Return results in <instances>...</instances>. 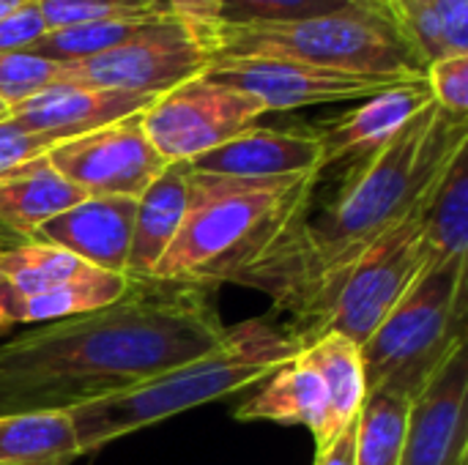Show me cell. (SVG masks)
I'll return each mask as SVG.
<instances>
[{
	"instance_id": "cell-29",
	"label": "cell",
	"mask_w": 468,
	"mask_h": 465,
	"mask_svg": "<svg viewBox=\"0 0 468 465\" xmlns=\"http://www.w3.org/2000/svg\"><path fill=\"white\" fill-rule=\"evenodd\" d=\"M47 30L104 22V19H156L170 16L167 0H36Z\"/></svg>"
},
{
	"instance_id": "cell-16",
	"label": "cell",
	"mask_w": 468,
	"mask_h": 465,
	"mask_svg": "<svg viewBox=\"0 0 468 465\" xmlns=\"http://www.w3.org/2000/svg\"><path fill=\"white\" fill-rule=\"evenodd\" d=\"M134 197H85L63 214L44 222L33 241L55 244L74 258L110 274L126 277V260L134 233Z\"/></svg>"
},
{
	"instance_id": "cell-21",
	"label": "cell",
	"mask_w": 468,
	"mask_h": 465,
	"mask_svg": "<svg viewBox=\"0 0 468 465\" xmlns=\"http://www.w3.org/2000/svg\"><path fill=\"white\" fill-rule=\"evenodd\" d=\"M422 233L431 266L468 260V145L461 148L425 200Z\"/></svg>"
},
{
	"instance_id": "cell-32",
	"label": "cell",
	"mask_w": 468,
	"mask_h": 465,
	"mask_svg": "<svg viewBox=\"0 0 468 465\" xmlns=\"http://www.w3.org/2000/svg\"><path fill=\"white\" fill-rule=\"evenodd\" d=\"M55 145L58 143L52 137L27 132L16 121L3 118L0 121V178H5L8 173H14L16 167L33 162L38 156H44Z\"/></svg>"
},
{
	"instance_id": "cell-13",
	"label": "cell",
	"mask_w": 468,
	"mask_h": 465,
	"mask_svg": "<svg viewBox=\"0 0 468 465\" xmlns=\"http://www.w3.org/2000/svg\"><path fill=\"white\" fill-rule=\"evenodd\" d=\"M156 96L126 93L112 88H90L77 82H55L8 110V118L22 129L52 137L55 143L112 126L143 115Z\"/></svg>"
},
{
	"instance_id": "cell-14",
	"label": "cell",
	"mask_w": 468,
	"mask_h": 465,
	"mask_svg": "<svg viewBox=\"0 0 468 465\" xmlns=\"http://www.w3.org/2000/svg\"><path fill=\"white\" fill-rule=\"evenodd\" d=\"M433 101L425 77L398 82L370 99H362L354 110L318 126L321 137V175L329 167L367 159L384 148L420 110Z\"/></svg>"
},
{
	"instance_id": "cell-9",
	"label": "cell",
	"mask_w": 468,
	"mask_h": 465,
	"mask_svg": "<svg viewBox=\"0 0 468 465\" xmlns=\"http://www.w3.org/2000/svg\"><path fill=\"white\" fill-rule=\"evenodd\" d=\"M263 115L266 107L255 96L200 74L156 96L140 121L165 162H192L247 132Z\"/></svg>"
},
{
	"instance_id": "cell-28",
	"label": "cell",
	"mask_w": 468,
	"mask_h": 465,
	"mask_svg": "<svg viewBox=\"0 0 468 465\" xmlns=\"http://www.w3.org/2000/svg\"><path fill=\"white\" fill-rule=\"evenodd\" d=\"M348 8L387 11L381 0H219V25L236 27V25L296 22V19L326 16V14H337Z\"/></svg>"
},
{
	"instance_id": "cell-24",
	"label": "cell",
	"mask_w": 468,
	"mask_h": 465,
	"mask_svg": "<svg viewBox=\"0 0 468 465\" xmlns=\"http://www.w3.org/2000/svg\"><path fill=\"white\" fill-rule=\"evenodd\" d=\"M400 30L422 66L450 55H468V0H409Z\"/></svg>"
},
{
	"instance_id": "cell-12",
	"label": "cell",
	"mask_w": 468,
	"mask_h": 465,
	"mask_svg": "<svg viewBox=\"0 0 468 465\" xmlns=\"http://www.w3.org/2000/svg\"><path fill=\"white\" fill-rule=\"evenodd\" d=\"M400 465H468L466 345L411 400Z\"/></svg>"
},
{
	"instance_id": "cell-39",
	"label": "cell",
	"mask_w": 468,
	"mask_h": 465,
	"mask_svg": "<svg viewBox=\"0 0 468 465\" xmlns=\"http://www.w3.org/2000/svg\"><path fill=\"white\" fill-rule=\"evenodd\" d=\"M8 110H11V107H8L5 101H0V121H3V118H8Z\"/></svg>"
},
{
	"instance_id": "cell-31",
	"label": "cell",
	"mask_w": 468,
	"mask_h": 465,
	"mask_svg": "<svg viewBox=\"0 0 468 465\" xmlns=\"http://www.w3.org/2000/svg\"><path fill=\"white\" fill-rule=\"evenodd\" d=\"M425 82L439 107L468 118V55H450L428 63Z\"/></svg>"
},
{
	"instance_id": "cell-15",
	"label": "cell",
	"mask_w": 468,
	"mask_h": 465,
	"mask_svg": "<svg viewBox=\"0 0 468 465\" xmlns=\"http://www.w3.org/2000/svg\"><path fill=\"white\" fill-rule=\"evenodd\" d=\"M192 173L225 178H299L321 175V137L315 126H250L219 148L189 162Z\"/></svg>"
},
{
	"instance_id": "cell-41",
	"label": "cell",
	"mask_w": 468,
	"mask_h": 465,
	"mask_svg": "<svg viewBox=\"0 0 468 465\" xmlns=\"http://www.w3.org/2000/svg\"><path fill=\"white\" fill-rule=\"evenodd\" d=\"M0 280H3V274H0Z\"/></svg>"
},
{
	"instance_id": "cell-11",
	"label": "cell",
	"mask_w": 468,
	"mask_h": 465,
	"mask_svg": "<svg viewBox=\"0 0 468 465\" xmlns=\"http://www.w3.org/2000/svg\"><path fill=\"white\" fill-rule=\"evenodd\" d=\"M206 77L255 96L266 107V112H288L299 107L337 101H362L398 82H406L400 77L348 74L269 58H219L208 66Z\"/></svg>"
},
{
	"instance_id": "cell-30",
	"label": "cell",
	"mask_w": 468,
	"mask_h": 465,
	"mask_svg": "<svg viewBox=\"0 0 468 465\" xmlns=\"http://www.w3.org/2000/svg\"><path fill=\"white\" fill-rule=\"evenodd\" d=\"M63 63L36 58L30 52H0V101L8 107L60 82Z\"/></svg>"
},
{
	"instance_id": "cell-17",
	"label": "cell",
	"mask_w": 468,
	"mask_h": 465,
	"mask_svg": "<svg viewBox=\"0 0 468 465\" xmlns=\"http://www.w3.org/2000/svg\"><path fill=\"white\" fill-rule=\"evenodd\" d=\"M192 200L189 162H167L151 186L137 197L134 233L126 260L129 280H151L154 269L176 241Z\"/></svg>"
},
{
	"instance_id": "cell-25",
	"label": "cell",
	"mask_w": 468,
	"mask_h": 465,
	"mask_svg": "<svg viewBox=\"0 0 468 465\" xmlns=\"http://www.w3.org/2000/svg\"><path fill=\"white\" fill-rule=\"evenodd\" d=\"M411 400L373 389L356 417V465H400Z\"/></svg>"
},
{
	"instance_id": "cell-4",
	"label": "cell",
	"mask_w": 468,
	"mask_h": 465,
	"mask_svg": "<svg viewBox=\"0 0 468 465\" xmlns=\"http://www.w3.org/2000/svg\"><path fill=\"white\" fill-rule=\"evenodd\" d=\"M299 351L293 332L277 326L271 318H252L228 326L214 351L126 392L66 411L74 425L80 452H96L143 428L263 384Z\"/></svg>"
},
{
	"instance_id": "cell-22",
	"label": "cell",
	"mask_w": 468,
	"mask_h": 465,
	"mask_svg": "<svg viewBox=\"0 0 468 465\" xmlns=\"http://www.w3.org/2000/svg\"><path fill=\"white\" fill-rule=\"evenodd\" d=\"M80 455L77 433L66 411L0 417V465H69Z\"/></svg>"
},
{
	"instance_id": "cell-10",
	"label": "cell",
	"mask_w": 468,
	"mask_h": 465,
	"mask_svg": "<svg viewBox=\"0 0 468 465\" xmlns=\"http://www.w3.org/2000/svg\"><path fill=\"white\" fill-rule=\"evenodd\" d=\"M47 162L88 197H140L165 170L140 115L71 137L47 151Z\"/></svg>"
},
{
	"instance_id": "cell-5",
	"label": "cell",
	"mask_w": 468,
	"mask_h": 465,
	"mask_svg": "<svg viewBox=\"0 0 468 465\" xmlns=\"http://www.w3.org/2000/svg\"><path fill=\"white\" fill-rule=\"evenodd\" d=\"M214 60L269 58L373 77H425V66L387 11L348 8L326 16L266 25H217L208 36Z\"/></svg>"
},
{
	"instance_id": "cell-35",
	"label": "cell",
	"mask_w": 468,
	"mask_h": 465,
	"mask_svg": "<svg viewBox=\"0 0 468 465\" xmlns=\"http://www.w3.org/2000/svg\"><path fill=\"white\" fill-rule=\"evenodd\" d=\"M313 465H356V422L348 425L326 449L315 452Z\"/></svg>"
},
{
	"instance_id": "cell-7",
	"label": "cell",
	"mask_w": 468,
	"mask_h": 465,
	"mask_svg": "<svg viewBox=\"0 0 468 465\" xmlns=\"http://www.w3.org/2000/svg\"><path fill=\"white\" fill-rule=\"evenodd\" d=\"M428 200V197H425ZM425 203L381 236L340 280L315 323L299 337V348L321 334H343L359 348L398 307L406 291L428 269L431 252L422 233Z\"/></svg>"
},
{
	"instance_id": "cell-36",
	"label": "cell",
	"mask_w": 468,
	"mask_h": 465,
	"mask_svg": "<svg viewBox=\"0 0 468 465\" xmlns=\"http://www.w3.org/2000/svg\"><path fill=\"white\" fill-rule=\"evenodd\" d=\"M14 296H16V291L5 280H0V332L16 326V318H14Z\"/></svg>"
},
{
	"instance_id": "cell-27",
	"label": "cell",
	"mask_w": 468,
	"mask_h": 465,
	"mask_svg": "<svg viewBox=\"0 0 468 465\" xmlns=\"http://www.w3.org/2000/svg\"><path fill=\"white\" fill-rule=\"evenodd\" d=\"M151 19H104V22L69 25V27L47 30L25 52L36 55V58H44V60H55V63H80V60L99 58V55L126 44Z\"/></svg>"
},
{
	"instance_id": "cell-40",
	"label": "cell",
	"mask_w": 468,
	"mask_h": 465,
	"mask_svg": "<svg viewBox=\"0 0 468 465\" xmlns=\"http://www.w3.org/2000/svg\"><path fill=\"white\" fill-rule=\"evenodd\" d=\"M3 249H5V244H3V241H0V252H3Z\"/></svg>"
},
{
	"instance_id": "cell-19",
	"label": "cell",
	"mask_w": 468,
	"mask_h": 465,
	"mask_svg": "<svg viewBox=\"0 0 468 465\" xmlns=\"http://www.w3.org/2000/svg\"><path fill=\"white\" fill-rule=\"evenodd\" d=\"M85 197L88 195L66 181L44 153L0 178V227L11 230L22 241H33L44 222Z\"/></svg>"
},
{
	"instance_id": "cell-18",
	"label": "cell",
	"mask_w": 468,
	"mask_h": 465,
	"mask_svg": "<svg viewBox=\"0 0 468 465\" xmlns=\"http://www.w3.org/2000/svg\"><path fill=\"white\" fill-rule=\"evenodd\" d=\"M239 422H274L307 428L315 439V452L326 447V389L313 365L296 354L280 365L263 386L236 408Z\"/></svg>"
},
{
	"instance_id": "cell-6",
	"label": "cell",
	"mask_w": 468,
	"mask_h": 465,
	"mask_svg": "<svg viewBox=\"0 0 468 465\" xmlns=\"http://www.w3.org/2000/svg\"><path fill=\"white\" fill-rule=\"evenodd\" d=\"M468 260L431 266L359 348L367 392L387 389L414 400L466 345Z\"/></svg>"
},
{
	"instance_id": "cell-8",
	"label": "cell",
	"mask_w": 468,
	"mask_h": 465,
	"mask_svg": "<svg viewBox=\"0 0 468 465\" xmlns=\"http://www.w3.org/2000/svg\"><path fill=\"white\" fill-rule=\"evenodd\" d=\"M208 36L211 30H200L173 14L159 16L126 44L99 58L63 63L60 82L162 96L208 71L214 63Z\"/></svg>"
},
{
	"instance_id": "cell-33",
	"label": "cell",
	"mask_w": 468,
	"mask_h": 465,
	"mask_svg": "<svg viewBox=\"0 0 468 465\" xmlns=\"http://www.w3.org/2000/svg\"><path fill=\"white\" fill-rule=\"evenodd\" d=\"M47 33V25L41 19V11L33 3H25L22 8L0 16V52H25Z\"/></svg>"
},
{
	"instance_id": "cell-23",
	"label": "cell",
	"mask_w": 468,
	"mask_h": 465,
	"mask_svg": "<svg viewBox=\"0 0 468 465\" xmlns=\"http://www.w3.org/2000/svg\"><path fill=\"white\" fill-rule=\"evenodd\" d=\"M132 288V280L123 274H110L101 269H90L85 277L58 285L33 296H14V318L19 323H52L74 315H85L101 307L121 301Z\"/></svg>"
},
{
	"instance_id": "cell-37",
	"label": "cell",
	"mask_w": 468,
	"mask_h": 465,
	"mask_svg": "<svg viewBox=\"0 0 468 465\" xmlns=\"http://www.w3.org/2000/svg\"><path fill=\"white\" fill-rule=\"evenodd\" d=\"M387 11L392 14V19L398 22V27L403 25V16H406V8H409V0H384Z\"/></svg>"
},
{
	"instance_id": "cell-20",
	"label": "cell",
	"mask_w": 468,
	"mask_h": 465,
	"mask_svg": "<svg viewBox=\"0 0 468 465\" xmlns=\"http://www.w3.org/2000/svg\"><path fill=\"white\" fill-rule=\"evenodd\" d=\"M299 354L313 365V370L321 375V384L326 389V408H329L326 447H329L348 425L356 422L365 406L367 378H365L362 351L348 337L329 332L307 343Z\"/></svg>"
},
{
	"instance_id": "cell-42",
	"label": "cell",
	"mask_w": 468,
	"mask_h": 465,
	"mask_svg": "<svg viewBox=\"0 0 468 465\" xmlns=\"http://www.w3.org/2000/svg\"><path fill=\"white\" fill-rule=\"evenodd\" d=\"M381 3H384V0H381Z\"/></svg>"
},
{
	"instance_id": "cell-26",
	"label": "cell",
	"mask_w": 468,
	"mask_h": 465,
	"mask_svg": "<svg viewBox=\"0 0 468 465\" xmlns=\"http://www.w3.org/2000/svg\"><path fill=\"white\" fill-rule=\"evenodd\" d=\"M90 269L96 266H88L71 252L44 241H25L0 252V274L19 296H33L74 282Z\"/></svg>"
},
{
	"instance_id": "cell-38",
	"label": "cell",
	"mask_w": 468,
	"mask_h": 465,
	"mask_svg": "<svg viewBox=\"0 0 468 465\" xmlns=\"http://www.w3.org/2000/svg\"><path fill=\"white\" fill-rule=\"evenodd\" d=\"M25 3H33V0H0V16H5V14H11V11L22 8Z\"/></svg>"
},
{
	"instance_id": "cell-1",
	"label": "cell",
	"mask_w": 468,
	"mask_h": 465,
	"mask_svg": "<svg viewBox=\"0 0 468 465\" xmlns=\"http://www.w3.org/2000/svg\"><path fill=\"white\" fill-rule=\"evenodd\" d=\"M225 332L206 288L132 280L121 301L0 345V417L71 411L126 392L214 351Z\"/></svg>"
},
{
	"instance_id": "cell-3",
	"label": "cell",
	"mask_w": 468,
	"mask_h": 465,
	"mask_svg": "<svg viewBox=\"0 0 468 465\" xmlns=\"http://www.w3.org/2000/svg\"><path fill=\"white\" fill-rule=\"evenodd\" d=\"M318 173L299 178H225L192 173L181 230L151 280L217 288L233 282L313 208Z\"/></svg>"
},
{
	"instance_id": "cell-34",
	"label": "cell",
	"mask_w": 468,
	"mask_h": 465,
	"mask_svg": "<svg viewBox=\"0 0 468 465\" xmlns=\"http://www.w3.org/2000/svg\"><path fill=\"white\" fill-rule=\"evenodd\" d=\"M173 16L200 27L214 30L219 25V0H167Z\"/></svg>"
},
{
	"instance_id": "cell-2",
	"label": "cell",
	"mask_w": 468,
	"mask_h": 465,
	"mask_svg": "<svg viewBox=\"0 0 468 465\" xmlns=\"http://www.w3.org/2000/svg\"><path fill=\"white\" fill-rule=\"evenodd\" d=\"M468 145V118L431 101L384 148L346 170L337 195L302 214L236 285L266 293L296 318L293 337L315 323L348 269L417 211L452 156Z\"/></svg>"
}]
</instances>
